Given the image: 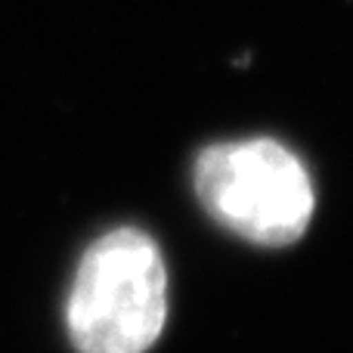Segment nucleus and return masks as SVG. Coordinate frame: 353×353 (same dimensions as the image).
<instances>
[{"label": "nucleus", "mask_w": 353, "mask_h": 353, "mask_svg": "<svg viewBox=\"0 0 353 353\" xmlns=\"http://www.w3.org/2000/svg\"><path fill=\"white\" fill-rule=\"evenodd\" d=\"M168 323V270L137 226L99 236L84 251L65 301V332L78 353H146Z\"/></svg>", "instance_id": "f257e3e1"}, {"label": "nucleus", "mask_w": 353, "mask_h": 353, "mask_svg": "<svg viewBox=\"0 0 353 353\" xmlns=\"http://www.w3.org/2000/svg\"><path fill=\"white\" fill-rule=\"evenodd\" d=\"M192 183L214 223L263 248L298 242L316 205L307 168L270 137L208 146L195 159Z\"/></svg>", "instance_id": "f03ea898"}]
</instances>
